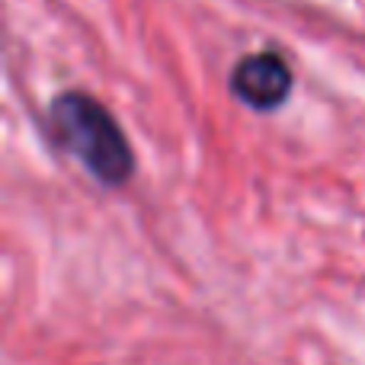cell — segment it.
<instances>
[{"mask_svg":"<svg viewBox=\"0 0 365 365\" xmlns=\"http://www.w3.org/2000/svg\"><path fill=\"white\" fill-rule=\"evenodd\" d=\"M51 125L96 180L115 186L132 177V148L109 109H103L93 96L61 93L51 103Z\"/></svg>","mask_w":365,"mask_h":365,"instance_id":"obj_1","label":"cell"},{"mask_svg":"<svg viewBox=\"0 0 365 365\" xmlns=\"http://www.w3.org/2000/svg\"><path fill=\"white\" fill-rule=\"evenodd\" d=\"M231 90L257 109H272L285 103L292 90V71L276 51H257L237 61L231 74Z\"/></svg>","mask_w":365,"mask_h":365,"instance_id":"obj_2","label":"cell"}]
</instances>
